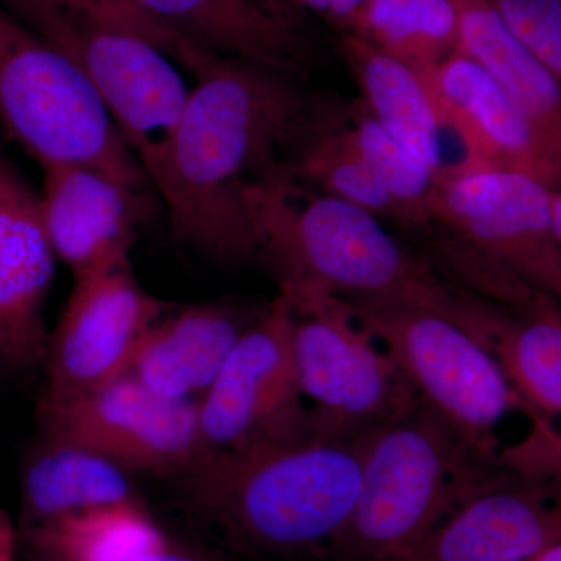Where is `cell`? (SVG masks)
<instances>
[{"instance_id": "1", "label": "cell", "mask_w": 561, "mask_h": 561, "mask_svg": "<svg viewBox=\"0 0 561 561\" xmlns=\"http://www.w3.org/2000/svg\"><path fill=\"white\" fill-rule=\"evenodd\" d=\"M194 77L160 169L150 179L180 241L220 265L257 260L242 190L286 162L312 105L294 76L220 57L171 32Z\"/></svg>"}, {"instance_id": "2", "label": "cell", "mask_w": 561, "mask_h": 561, "mask_svg": "<svg viewBox=\"0 0 561 561\" xmlns=\"http://www.w3.org/2000/svg\"><path fill=\"white\" fill-rule=\"evenodd\" d=\"M257 260L280 286H311L351 300L408 302L481 335L489 311L461 298L375 214L317 190L286 162L242 190Z\"/></svg>"}, {"instance_id": "3", "label": "cell", "mask_w": 561, "mask_h": 561, "mask_svg": "<svg viewBox=\"0 0 561 561\" xmlns=\"http://www.w3.org/2000/svg\"><path fill=\"white\" fill-rule=\"evenodd\" d=\"M371 434V432H370ZM308 430L209 453L187 472L195 511L262 561H324L359 496L368 437Z\"/></svg>"}, {"instance_id": "4", "label": "cell", "mask_w": 561, "mask_h": 561, "mask_svg": "<svg viewBox=\"0 0 561 561\" xmlns=\"http://www.w3.org/2000/svg\"><path fill=\"white\" fill-rule=\"evenodd\" d=\"M502 470L501 459L416 398L368 437L359 496L324 561H412L431 531Z\"/></svg>"}, {"instance_id": "5", "label": "cell", "mask_w": 561, "mask_h": 561, "mask_svg": "<svg viewBox=\"0 0 561 561\" xmlns=\"http://www.w3.org/2000/svg\"><path fill=\"white\" fill-rule=\"evenodd\" d=\"M7 3L18 20L83 70L150 181L191 90L165 46L164 27L133 0Z\"/></svg>"}, {"instance_id": "6", "label": "cell", "mask_w": 561, "mask_h": 561, "mask_svg": "<svg viewBox=\"0 0 561 561\" xmlns=\"http://www.w3.org/2000/svg\"><path fill=\"white\" fill-rule=\"evenodd\" d=\"M553 190L505 169L471 168L438 183L431 224L443 225L449 260L470 261L491 297L522 313L546 298L561 306V256L553 230Z\"/></svg>"}, {"instance_id": "7", "label": "cell", "mask_w": 561, "mask_h": 561, "mask_svg": "<svg viewBox=\"0 0 561 561\" xmlns=\"http://www.w3.org/2000/svg\"><path fill=\"white\" fill-rule=\"evenodd\" d=\"M0 121L41 168L87 165L146 192L135 153L83 70L0 9Z\"/></svg>"}, {"instance_id": "8", "label": "cell", "mask_w": 561, "mask_h": 561, "mask_svg": "<svg viewBox=\"0 0 561 561\" xmlns=\"http://www.w3.org/2000/svg\"><path fill=\"white\" fill-rule=\"evenodd\" d=\"M345 301L357 323L397 362L416 397L479 451L496 457L493 432L508 413L530 416L493 351L456 320L408 302Z\"/></svg>"}, {"instance_id": "9", "label": "cell", "mask_w": 561, "mask_h": 561, "mask_svg": "<svg viewBox=\"0 0 561 561\" xmlns=\"http://www.w3.org/2000/svg\"><path fill=\"white\" fill-rule=\"evenodd\" d=\"M279 294L294 312L295 367L313 431L364 437L419 398L343 298L311 286H280Z\"/></svg>"}, {"instance_id": "10", "label": "cell", "mask_w": 561, "mask_h": 561, "mask_svg": "<svg viewBox=\"0 0 561 561\" xmlns=\"http://www.w3.org/2000/svg\"><path fill=\"white\" fill-rule=\"evenodd\" d=\"M38 419L44 435L101 454L125 471L187 474L209 454L198 401L161 397L128 375L73 400L41 401Z\"/></svg>"}, {"instance_id": "11", "label": "cell", "mask_w": 561, "mask_h": 561, "mask_svg": "<svg viewBox=\"0 0 561 561\" xmlns=\"http://www.w3.org/2000/svg\"><path fill=\"white\" fill-rule=\"evenodd\" d=\"M294 312L283 294L254 321L213 386L198 400V421L209 453L279 440L308 430L295 367Z\"/></svg>"}, {"instance_id": "12", "label": "cell", "mask_w": 561, "mask_h": 561, "mask_svg": "<svg viewBox=\"0 0 561 561\" xmlns=\"http://www.w3.org/2000/svg\"><path fill=\"white\" fill-rule=\"evenodd\" d=\"M47 342L43 400L83 397L127 375L140 342L164 317V302L133 276L130 261L79 276Z\"/></svg>"}, {"instance_id": "13", "label": "cell", "mask_w": 561, "mask_h": 561, "mask_svg": "<svg viewBox=\"0 0 561 561\" xmlns=\"http://www.w3.org/2000/svg\"><path fill=\"white\" fill-rule=\"evenodd\" d=\"M561 540V474L508 467L467 497L412 561H531Z\"/></svg>"}, {"instance_id": "14", "label": "cell", "mask_w": 561, "mask_h": 561, "mask_svg": "<svg viewBox=\"0 0 561 561\" xmlns=\"http://www.w3.org/2000/svg\"><path fill=\"white\" fill-rule=\"evenodd\" d=\"M38 195L0 150V360L35 367L46 359L44 306L55 272Z\"/></svg>"}, {"instance_id": "15", "label": "cell", "mask_w": 561, "mask_h": 561, "mask_svg": "<svg viewBox=\"0 0 561 561\" xmlns=\"http://www.w3.org/2000/svg\"><path fill=\"white\" fill-rule=\"evenodd\" d=\"M41 216L73 278L127 262L144 192L87 165L44 168Z\"/></svg>"}, {"instance_id": "16", "label": "cell", "mask_w": 561, "mask_h": 561, "mask_svg": "<svg viewBox=\"0 0 561 561\" xmlns=\"http://www.w3.org/2000/svg\"><path fill=\"white\" fill-rule=\"evenodd\" d=\"M421 76L471 168L523 172L559 190L556 171L529 122L478 61L459 49Z\"/></svg>"}, {"instance_id": "17", "label": "cell", "mask_w": 561, "mask_h": 561, "mask_svg": "<svg viewBox=\"0 0 561 561\" xmlns=\"http://www.w3.org/2000/svg\"><path fill=\"white\" fill-rule=\"evenodd\" d=\"M151 20L202 49L297 77L305 41L272 0H133Z\"/></svg>"}, {"instance_id": "18", "label": "cell", "mask_w": 561, "mask_h": 561, "mask_svg": "<svg viewBox=\"0 0 561 561\" xmlns=\"http://www.w3.org/2000/svg\"><path fill=\"white\" fill-rule=\"evenodd\" d=\"M341 51L359 87L362 106L373 119L437 173L438 179L451 175L449 139L461 149L463 146L443 119L419 70L354 33L343 35Z\"/></svg>"}, {"instance_id": "19", "label": "cell", "mask_w": 561, "mask_h": 561, "mask_svg": "<svg viewBox=\"0 0 561 561\" xmlns=\"http://www.w3.org/2000/svg\"><path fill=\"white\" fill-rule=\"evenodd\" d=\"M253 324L224 305L190 306L151 327L127 375L171 400L202 398Z\"/></svg>"}, {"instance_id": "20", "label": "cell", "mask_w": 561, "mask_h": 561, "mask_svg": "<svg viewBox=\"0 0 561 561\" xmlns=\"http://www.w3.org/2000/svg\"><path fill=\"white\" fill-rule=\"evenodd\" d=\"M459 49L496 80L529 122L556 171L561 190V88L516 38L491 0H456Z\"/></svg>"}, {"instance_id": "21", "label": "cell", "mask_w": 561, "mask_h": 561, "mask_svg": "<svg viewBox=\"0 0 561 561\" xmlns=\"http://www.w3.org/2000/svg\"><path fill=\"white\" fill-rule=\"evenodd\" d=\"M25 463L22 497L32 526L103 505L139 502L119 465L60 438L43 435Z\"/></svg>"}, {"instance_id": "22", "label": "cell", "mask_w": 561, "mask_h": 561, "mask_svg": "<svg viewBox=\"0 0 561 561\" xmlns=\"http://www.w3.org/2000/svg\"><path fill=\"white\" fill-rule=\"evenodd\" d=\"M490 350L526 402L537 437L561 442V312L505 317Z\"/></svg>"}, {"instance_id": "23", "label": "cell", "mask_w": 561, "mask_h": 561, "mask_svg": "<svg viewBox=\"0 0 561 561\" xmlns=\"http://www.w3.org/2000/svg\"><path fill=\"white\" fill-rule=\"evenodd\" d=\"M32 537L50 561H131L172 542L139 502L58 516L32 526Z\"/></svg>"}, {"instance_id": "24", "label": "cell", "mask_w": 561, "mask_h": 561, "mask_svg": "<svg viewBox=\"0 0 561 561\" xmlns=\"http://www.w3.org/2000/svg\"><path fill=\"white\" fill-rule=\"evenodd\" d=\"M286 165L317 190L353 203L379 219L411 227L408 213L383 190L354 149L345 119H332L312 111L308 128Z\"/></svg>"}, {"instance_id": "25", "label": "cell", "mask_w": 561, "mask_h": 561, "mask_svg": "<svg viewBox=\"0 0 561 561\" xmlns=\"http://www.w3.org/2000/svg\"><path fill=\"white\" fill-rule=\"evenodd\" d=\"M420 73L459 50L456 0H367L350 32Z\"/></svg>"}, {"instance_id": "26", "label": "cell", "mask_w": 561, "mask_h": 561, "mask_svg": "<svg viewBox=\"0 0 561 561\" xmlns=\"http://www.w3.org/2000/svg\"><path fill=\"white\" fill-rule=\"evenodd\" d=\"M351 142L373 175L408 213L412 228L431 224V205L437 192V173L401 146L357 103L345 119Z\"/></svg>"}, {"instance_id": "27", "label": "cell", "mask_w": 561, "mask_h": 561, "mask_svg": "<svg viewBox=\"0 0 561 561\" xmlns=\"http://www.w3.org/2000/svg\"><path fill=\"white\" fill-rule=\"evenodd\" d=\"M513 35L561 88V0H491Z\"/></svg>"}, {"instance_id": "28", "label": "cell", "mask_w": 561, "mask_h": 561, "mask_svg": "<svg viewBox=\"0 0 561 561\" xmlns=\"http://www.w3.org/2000/svg\"><path fill=\"white\" fill-rule=\"evenodd\" d=\"M131 561H214L208 559V557L203 556V553L198 551H194V549L183 548V546L176 545V542H171V545L165 546V548L160 549V551L147 553V556L139 557V559H135Z\"/></svg>"}, {"instance_id": "29", "label": "cell", "mask_w": 561, "mask_h": 561, "mask_svg": "<svg viewBox=\"0 0 561 561\" xmlns=\"http://www.w3.org/2000/svg\"><path fill=\"white\" fill-rule=\"evenodd\" d=\"M16 531L10 516L0 508V561H14Z\"/></svg>"}, {"instance_id": "30", "label": "cell", "mask_w": 561, "mask_h": 561, "mask_svg": "<svg viewBox=\"0 0 561 561\" xmlns=\"http://www.w3.org/2000/svg\"><path fill=\"white\" fill-rule=\"evenodd\" d=\"M553 230L561 256V190H553Z\"/></svg>"}, {"instance_id": "31", "label": "cell", "mask_w": 561, "mask_h": 561, "mask_svg": "<svg viewBox=\"0 0 561 561\" xmlns=\"http://www.w3.org/2000/svg\"><path fill=\"white\" fill-rule=\"evenodd\" d=\"M531 561H561V540L553 542Z\"/></svg>"}, {"instance_id": "32", "label": "cell", "mask_w": 561, "mask_h": 561, "mask_svg": "<svg viewBox=\"0 0 561 561\" xmlns=\"http://www.w3.org/2000/svg\"><path fill=\"white\" fill-rule=\"evenodd\" d=\"M0 367H5V365H3L2 360H0Z\"/></svg>"}]
</instances>
